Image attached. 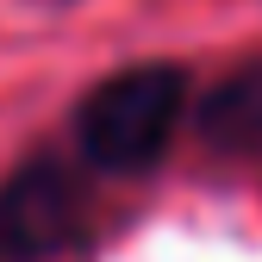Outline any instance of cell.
<instances>
[{"label":"cell","mask_w":262,"mask_h":262,"mask_svg":"<svg viewBox=\"0 0 262 262\" xmlns=\"http://www.w3.org/2000/svg\"><path fill=\"white\" fill-rule=\"evenodd\" d=\"M181 100H187V75L175 62H138V69L106 75L75 113L81 156L113 175L150 169L181 125Z\"/></svg>","instance_id":"cell-1"},{"label":"cell","mask_w":262,"mask_h":262,"mask_svg":"<svg viewBox=\"0 0 262 262\" xmlns=\"http://www.w3.org/2000/svg\"><path fill=\"white\" fill-rule=\"evenodd\" d=\"M81 231V193L56 162H31L0 187V250L19 262L56 256Z\"/></svg>","instance_id":"cell-2"}]
</instances>
